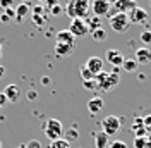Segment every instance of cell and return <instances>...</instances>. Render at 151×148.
<instances>
[{
	"label": "cell",
	"mask_w": 151,
	"mask_h": 148,
	"mask_svg": "<svg viewBox=\"0 0 151 148\" xmlns=\"http://www.w3.org/2000/svg\"><path fill=\"white\" fill-rule=\"evenodd\" d=\"M108 22H110V28H112L115 33H119V35L125 33V31L129 29V26H131V21L127 17V14H119V12L110 14Z\"/></svg>",
	"instance_id": "cell-2"
},
{
	"label": "cell",
	"mask_w": 151,
	"mask_h": 148,
	"mask_svg": "<svg viewBox=\"0 0 151 148\" xmlns=\"http://www.w3.org/2000/svg\"><path fill=\"white\" fill-rule=\"evenodd\" d=\"M93 136H94V145H96V148H106L108 147V136L105 134V133H93Z\"/></svg>",
	"instance_id": "cell-18"
},
{
	"label": "cell",
	"mask_w": 151,
	"mask_h": 148,
	"mask_svg": "<svg viewBox=\"0 0 151 148\" xmlns=\"http://www.w3.org/2000/svg\"><path fill=\"white\" fill-rule=\"evenodd\" d=\"M12 2H14V0H0V9H9L10 5H12Z\"/></svg>",
	"instance_id": "cell-34"
},
{
	"label": "cell",
	"mask_w": 151,
	"mask_h": 148,
	"mask_svg": "<svg viewBox=\"0 0 151 148\" xmlns=\"http://www.w3.org/2000/svg\"><path fill=\"white\" fill-rule=\"evenodd\" d=\"M4 95H5V98H7L9 103H16L21 98V90H19V86H16V84H7Z\"/></svg>",
	"instance_id": "cell-15"
},
{
	"label": "cell",
	"mask_w": 151,
	"mask_h": 148,
	"mask_svg": "<svg viewBox=\"0 0 151 148\" xmlns=\"http://www.w3.org/2000/svg\"><path fill=\"white\" fill-rule=\"evenodd\" d=\"M96 90L100 91H112L115 86H119L120 83V76H119V67H113L112 73H101L96 78Z\"/></svg>",
	"instance_id": "cell-1"
},
{
	"label": "cell",
	"mask_w": 151,
	"mask_h": 148,
	"mask_svg": "<svg viewBox=\"0 0 151 148\" xmlns=\"http://www.w3.org/2000/svg\"><path fill=\"white\" fill-rule=\"evenodd\" d=\"M57 43H64V45H74L76 38L69 29H62L57 33Z\"/></svg>",
	"instance_id": "cell-16"
},
{
	"label": "cell",
	"mask_w": 151,
	"mask_h": 148,
	"mask_svg": "<svg viewBox=\"0 0 151 148\" xmlns=\"http://www.w3.org/2000/svg\"><path fill=\"white\" fill-rule=\"evenodd\" d=\"M69 31L74 35V38H84L89 35V26H88V21L86 19H79L76 17L70 21V26H69Z\"/></svg>",
	"instance_id": "cell-5"
},
{
	"label": "cell",
	"mask_w": 151,
	"mask_h": 148,
	"mask_svg": "<svg viewBox=\"0 0 151 148\" xmlns=\"http://www.w3.org/2000/svg\"><path fill=\"white\" fill-rule=\"evenodd\" d=\"M76 17L88 19L91 14V0H74Z\"/></svg>",
	"instance_id": "cell-8"
},
{
	"label": "cell",
	"mask_w": 151,
	"mask_h": 148,
	"mask_svg": "<svg viewBox=\"0 0 151 148\" xmlns=\"http://www.w3.org/2000/svg\"><path fill=\"white\" fill-rule=\"evenodd\" d=\"M0 59H2V43H0Z\"/></svg>",
	"instance_id": "cell-41"
},
{
	"label": "cell",
	"mask_w": 151,
	"mask_h": 148,
	"mask_svg": "<svg viewBox=\"0 0 151 148\" xmlns=\"http://www.w3.org/2000/svg\"><path fill=\"white\" fill-rule=\"evenodd\" d=\"M28 14H29V4H19L17 9L14 10V19L17 22H22Z\"/></svg>",
	"instance_id": "cell-17"
},
{
	"label": "cell",
	"mask_w": 151,
	"mask_h": 148,
	"mask_svg": "<svg viewBox=\"0 0 151 148\" xmlns=\"http://www.w3.org/2000/svg\"><path fill=\"white\" fill-rule=\"evenodd\" d=\"M148 131H150V133H151V128H150V129H148Z\"/></svg>",
	"instance_id": "cell-44"
},
{
	"label": "cell",
	"mask_w": 151,
	"mask_h": 148,
	"mask_svg": "<svg viewBox=\"0 0 151 148\" xmlns=\"http://www.w3.org/2000/svg\"><path fill=\"white\" fill-rule=\"evenodd\" d=\"M28 2H31V0H22V2H21V4H28Z\"/></svg>",
	"instance_id": "cell-40"
},
{
	"label": "cell",
	"mask_w": 151,
	"mask_h": 148,
	"mask_svg": "<svg viewBox=\"0 0 151 148\" xmlns=\"http://www.w3.org/2000/svg\"><path fill=\"white\" fill-rule=\"evenodd\" d=\"M64 12L67 14V17L76 19V9H74V0H65V4L62 5Z\"/></svg>",
	"instance_id": "cell-22"
},
{
	"label": "cell",
	"mask_w": 151,
	"mask_h": 148,
	"mask_svg": "<svg viewBox=\"0 0 151 148\" xmlns=\"http://www.w3.org/2000/svg\"><path fill=\"white\" fill-rule=\"evenodd\" d=\"M106 62L108 64H112L113 67H122V62H124V55L120 50H117V48H110V50H106Z\"/></svg>",
	"instance_id": "cell-11"
},
{
	"label": "cell",
	"mask_w": 151,
	"mask_h": 148,
	"mask_svg": "<svg viewBox=\"0 0 151 148\" xmlns=\"http://www.w3.org/2000/svg\"><path fill=\"white\" fill-rule=\"evenodd\" d=\"M136 7H137L136 0H113L112 2V9L119 14H129Z\"/></svg>",
	"instance_id": "cell-7"
},
{
	"label": "cell",
	"mask_w": 151,
	"mask_h": 148,
	"mask_svg": "<svg viewBox=\"0 0 151 148\" xmlns=\"http://www.w3.org/2000/svg\"><path fill=\"white\" fill-rule=\"evenodd\" d=\"M33 22L35 24H43L45 22V9L41 5H36L33 9Z\"/></svg>",
	"instance_id": "cell-20"
},
{
	"label": "cell",
	"mask_w": 151,
	"mask_h": 148,
	"mask_svg": "<svg viewBox=\"0 0 151 148\" xmlns=\"http://www.w3.org/2000/svg\"><path fill=\"white\" fill-rule=\"evenodd\" d=\"M45 134L52 141L62 139V136H64V126H62V122L58 119H48L45 122Z\"/></svg>",
	"instance_id": "cell-3"
},
{
	"label": "cell",
	"mask_w": 151,
	"mask_h": 148,
	"mask_svg": "<svg viewBox=\"0 0 151 148\" xmlns=\"http://www.w3.org/2000/svg\"><path fill=\"white\" fill-rule=\"evenodd\" d=\"M26 96H28L29 102H35V100H38V93L35 91V90H29V91L26 93Z\"/></svg>",
	"instance_id": "cell-33"
},
{
	"label": "cell",
	"mask_w": 151,
	"mask_h": 148,
	"mask_svg": "<svg viewBox=\"0 0 151 148\" xmlns=\"http://www.w3.org/2000/svg\"><path fill=\"white\" fill-rule=\"evenodd\" d=\"M4 76H5V67H4V65H0V79H2Z\"/></svg>",
	"instance_id": "cell-38"
},
{
	"label": "cell",
	"mask_w": 151,
	"mask_h": 148,
	"mask_svg": "<svg viewBox=\"0 0 151 148\" xmlns=\"http://www.w3.org/2000/svg\"><path fill=\"white\" fill-rule=\"evenodd\" d=\"M120 129H122V122H120L119 117H115V115H108V117H105L101 120V133H105L108 138L119 134Z\"/></svg>",
	"instance_id": "cell-4"
},
{
	"label": "cell",
	"mask_w": 151,
	"mask_h": 148,
	"mask_svg": "<svg viewBox=\"0 0 151 148\" xmlns=\"http://www.w3.org/2000/svg\"><path fill=\"white\" fill-rule=\"evenodd\" d=\"M112 10V0H91V12L94 14V17H105L110 16Z\"/></svg>",
	"instance_id": "cell-6"
},
{
	"label": "cell",
	"mask_w": 151,
	"mask_h": 148,
	"mask_svg": "<svg viewBox=\"0 0 151 148\" xmlns=\"http://www.w3.org/2000/svg\"><path fill=\"white\" fill-rule=\"evenodd\" d=\"M81 78H83V81H89V79H94V76L89 73L88 69H86L84 65L81 67Z\"/></svg>",
	"instance_id": "cell-29"
},
{
	"label": "cell",
	"mask_w": 151,
	"mask_h": 148,
	"mask_svg": "<svg viewBox=\"0 0 151 148\" xmlns=\"http://www.w3.org/2000/svg\"><path fill=\"white\" fill-rule=\"evenodd\" d=\"M141 41L142 43H144V46H146V48H148V46L151 45V29H144V31H142L141 33Z\"/></svg>",
	"instance_id": "cell-25"
},
{
	"label": "cell",
	"mask_w": 151,
	"mask_h": 148,
	"mask_svg": "<svg viewBox=\"0 0 151 148\" xmlns=\"http://www.w3.org/2000/svg\"><path fill=\"white\" fill-rule=\"evenodd\" d=\"M45 2H47V7H48V9H52V7L58 5V0H45Z\"/></svg>",
	"instance_id": "cell-37"
},
{
	"label": "cell",
	"mask_w": 151,
	"mask_h": 148,
	"mask_svg": "<svg viewBox=\"0 0 151 148\" xmlns=\"http://www.w3.org/2000/svg\"><path fill=\"white\" fill-rule=\"evenodd\" d=\"M146 139H148V143H150V145H151V133H150V134H148V136H146Z\"/></svg>",
	"instance_id": "cell-39"
},
{
	"label": "cell",
	"mask_w": 151,
	"mask_h": 148,
	"mask_svg": "<svg viewBox=\"0 0 151 148\" xmlns=\"http://www.w3.org/2000/svg\"><path fill=\"white\" fill-rule=\"evenodd\" d=\"M0 148H2V141H0Z\"/></svg>",
	"instance_id": "cell-43"
},
{
	"label": "cell",
	"mask_w": 151,
	"mask_h": 148,
	"mask_svg": "<svg viewBox=\"0 0 151 148\" xmlns=\"http://www.w3.org/2000/svg\"><path fill=\"white\" fill-rule=\"evenodd\" d=\"M50 148H70V145L67 143L65 139H57V141H52Z\"/></svg>",
	"instance_id": "cell-27"
},
{
	"label": "cell",
	"mask_w": 151,
	"mask_h": 148,
	"mask_svg": "<svg viewBox=\"0 0 151 148\" xmlns=\"http://www.w3.org/2000/svg\"><path fill=\"white\" fill-rule=\"evenodd\" d=\"M122 69L125 73H136L137 71V62L134 60V57H124Z\"/></svg>",
	"instance_id": "cell-19"
},
{
	"label": "cell",
	"mask_w": 151,
	"mask_h": 148,
	"mask_svg": "<svg viewBox=\"0 0 151 148\" xmlns=\"http://www.w3.org/2000/svg\"><path fill=\"white\" fill-rule=\"evenodd\" d=\"M84 67H86V69H88V71H89L91 74H93L94 78H96L98 74L103 73L105 62H103V59H100V57H89V59L86 60Z\"/></svg>",
	"instance_id": "cell-9"
},
{
	"label": "cell",
	"mask_w": 151,
	"mask_h": 148,
	"mask_svg": "<svg viewBox=\"0 0 151 148\" xmlns=\"http://www.w3.org/2000/svg\"><path fill=\"white\" fill-rule=\"evenodd\" d=\"M134 148H151V145L148 143L146 136H142V138H136L134 139Z\"/></svg>",
	"instance_id": "cell-24"
},
{
	"label": "cell",
	"mask_w": 151,
	"mask_h": 148,
	"mask_svg": "<svg viewBox=\"0 0 151 148\" xmlns=\"http://www.w3.org/2000/svg\"><path fill=\"white\" fill-rule=\"evenodd\" d=\"M41 84H43V86H50V84H52V79H50L48 76H43V78H41Z\"/></svg>",
	"instance_id": "cell-36"
},
{
	"label": "cell",
	"mask_w": 151,
	"mask_h": 148,
	"mask_svg": "<svg viewBox=\"0 0 151 148\" xmlns=\"http://www.w3.org/2000/svg\"><path fill=\"white\" fill-rule=\"evenodd\" d=\"M105 109V100L100 96V95H96L93 98H89V102H88V110L91 115H96V114H100V112Z\"/></svg>",
	"instance_id": "cell-13"
},
{
	"label": "cell",
	"mask_w": 151,
	"mask_h": 148,
	"mask_svg": "<svg viewBox=\"0 0 151 148\" xmlns=\"http://www.w3.org/2000/svg\"><path fill=\"white\" fill-rule=\"evenodd\" d=\"M76 45H64V43H55V46H53V52H55L57 59H65V57H69L72 52H74Z\"/></svg>",
	"instance_id": "cell-14"
},
{
	"label": "cell",
	"mask_w": 151,
	"mask_h": 148,
	"mask_svg": "<svg viewBox=\"0 0 151 148\" xmlns=\"http://www.w3.org/2000/svg\"><path fill=\"white\" fill-rule=\"evenodd\" d=\"M110 148H127V143L122 141V139H115L112 145H110Z\"/></svg>",
	"instance_id": "cell-31"
},
{
	"label": "cell",
	"mask_w": 151,
	"mask_h": 148,
	"mask_svg": "<svg viewBox=\"0 0 151 148\" xmlns=\"http://www.w3.org/2000/svg\"><path fill=\"white\" fill-rule=\"evenodd\" d=\"M12 19H14V10L10 9H5L4 10V12H2V16H0V21H2V22H9V21H12Z\"/></svg>",
	"instance_id": "cell-26"
},
{
	"label": "cell",
	"mask_w": 151,
	"mask_h": 148,
	"mask_svg": "<svg viewBox=\"0 0 151 148\" xmlns=\"http://www.w3.org/2000/svg\"><path fill=\"white\" fill-rule=\"evenodd\" d=\"M17 148H26V147H24V145H21V147H17Z\"/></svg>",
	"instance_id": "cell-42"
},
{
	"label": "cell",
	"mask_w": 151,
	"mask_h": 148,
	"mask_svg": "<svg viewBox=\"0 0 151 148\" xmlns=\"http://www.w3.org/2000/svg\"><path fill=\"white\" fill-rule=\"evenodd\" d=\"M127 17H129V21L132 24H144L148 21V10L141 9V7H136L134 10H131L127 14Z\"/></svg>",
	"instance_id": "cell-10"
},
{
	"label": "cell",
	"mask_w": 151,
	"mask_h": 148,
	"mask_svg": "<svg viewBox=\"0 0 151 148\" xmlns=\"http://www.w3.org/2000/svg\"><path fill=\"white\" fill-rule=\"evenodd\" d=\"M7 98H5V95H4V93H0V109H2V107H5V105H7Z\"/></svg>",
	"instance_id": "cell-35"
},
{
	"label": "cell",
	"mask_w": 151,
	"mask_h": 148,
	"mask_svg": "<svg viewBox=\"0 0 151 148\" xmlns=\"http://www.w3.org/2000/svg\"><path fill=\"white\" fill-rule=\"evenodd\" d=\"M134 60L137 62V65H148L151 64V50L146 48V46H141L136 50L134 54Z\"/></svg>",
	"instance_id": "cell-12"
},
{
	"label": "cell",
	"mask_w": 151,
	"mask_h": 148,
	"mask_svg": "<svg viewBox=\"0 0 151 148\" xmlns=\"http://www.w3.org/2000/svg\"><path fill=\"white\" fill-rule=\"evenodd\" d=\"M77 138H79V131L76 129V128H69V129L64 131V139H65L69 145L72 141H77Z\"/></svg>",
	"instance_id": "cell-21"
},
{
	"label": "cell",
	"mask_w": 151,
	"mask_h": 148,
	"mask_svg": "<svg viewBox=\"0 0 151 148\" xmlns=\"http://www.w3.org/2000/svg\"><path fill=\"white\" fill-rule=\"evenodd\" d=\"M84 90H96V79H89V81H83Z\"/></svg>",
	"instance_id": "cell-30"
},
{
	"label": "cell",
	"mask_w": 151,
	"mask_h": 148,
	"mask_svg": "<svg viewBox=\"0 0 151 148\" xmlns=\"http://www.w3.org/2000/svg\"><path fill=\"white\" fill-rule=\"evenodd\" d=\"M48 12H50V16H53V17H60V14L64 12V9H62V5L58 4V5H55V7L48 9Z\"/></svg>",
	"instance_id": "cell-28"
},
{
	"label": "cell",
	"mask_w": 151,
	"mask_h": 148,
	"mask_svg": "<svg viewBox=\"0 0 151 148\" xmlns=\"http://www.w3.org/2000/svg\"><path fill=\"white\" fill-rule=\"evenodd\" d=\"M24 147H26V148H41V143H40L38 139H29Z\"/></svg>",
	"instance_id": "cell-32"
},
{
	"label": "cell",
	"mask_w": 151,
	"mask_h": 148,
	"mask_svg": "<svg viewBox=\"0 0 151 148\" xmlns=\"http://www.w3.org/2000/svg\"><path fill=\"white\" fill-rule=\"evenodd\" d=\"M89 35H91V38L96 40V41H103V40H106V31L103 29V26H101V28H98V29H93Z\"/></svg>",
	"instance_id": "cell-23"
}]
</instances>
